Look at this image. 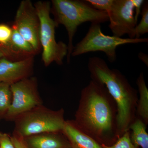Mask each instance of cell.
Here are the masks:
<instances>
[{"label":"cell","instance_id":"22","mask_svg":"<svg viewBox=\"0 0 148 148\" xmlns=\"http://www.w3.org/2000/svg\"><path fill=\"white\" fill-rule=\"evenodd\" d=\"M0 148H15L11 138V136L0 131Z\"/></svg>","mask_w":148,"mask_h":148},{"label":"cell","instance_id":"15","mask_svg":"<svg viewBox=\"0 0 148 148\" xmlns=\"http://www.w3.org/2000/svg\"><path fill=\"white\" fill-rule=\"evenodd\" d=\"M12 34L8 44L17 53L27 58L34 57L38 52L31 44L26 40L16 29L12 27Z\"/></svg>","mask_w":148,"mask_h":148},{"label":"cell","instance_id":"6","mask_svg":"<svg viewBox=\"0 0 148 148\" xmlns=\"http://www.w3.org/2000/svg\"><path fill=\"white\" fill-rule=\"evenodd\" d=\"M147 38H124L104 34L101 24L91 23L87 34L74 47L71 56H76L90 52L102 51L111 63L116 59V49L120 45L127 44L147 42Z\"/></svg>","mask_w":148,"mask_h":148},{"label":"cell","instance_id":"4","mask_svg":"<svg viewBox=\"0 0 148 148\" xmlns=\"http://www.w3.org/2000/svg\"><path fill=\"white\" fill-rule=\"evenodd\" d=\"M64 110H53L42 105L32 109L14 120L13 133L21 138L47 132H62Z\"/></svg>","mask_w":148,"mask_h":148},{"label":"cell","instance_id":"10","mask_svg":"<svg viewBox=\"0 0 148 148\" xmlns=\"http://www.w3.org/2000/svg\"><path fill=\"white\" fill-rule=\"evenodd\" d=\"M34 58L13 61L0 58V82L11 85L32 77L34 72Z\"/></svg>","mask_w":148,"mask_h":148},{"label":"cell","instance_id":"7","mask_svg":"<svg viewBox=\"0 0 148 148\" xmlns=\"http://www.w3.org/2000/svg\"><path fill=\"white\" fill-rule=\"evenodd\" d=\"M11 90L12 101L4 118L7 121H14L21 115L43 105L35 77H31L11 85Z\"/></svg>","mask_w":148,"mask_h":148},{"label":"cell","instance_id":"17","mask_svg":"<svg viewBox=\"0 0 148 148\" xmlns=\"http://www.w3.org/2000/svg\"><path fill=\"white\" fill-rule=\"evenodd\" d=\"M142 18L140 23L137 24L134 30V36L136 38L148 33V2L145 1L141 10Z\"/></svg>","mask_w":148,"mask_h":148},{"label":"cell","instance_id":"20","mask_svg":"<svg viewBox=\"0 0 148 148\" xmlns=\"http://www.w3.org/2000/svg\"><path fill=\"white\" fill-rule=\"evenodd\" d=\"M97 10L108 12L112 5L114 0H86L85 1Z\"/></svg>","mask_w":148,"mask_h":148},{"label":"cell","instance_id":"8","mask_svg":"<svg viewBox=\"0 0 148 148\" xmlns=\"http://www.w3.org/2000/svg\"><path fill=\"white\" fill-rule=\"evenodd\" d=\"M12 27L40 53L42 49L40 41V19L31 1L24 0L20 3Z\"/></svg>","mask_w":148,"mask_h":148},{"label":"cell","instance_id":"5","mask_svg":"<svg viewBox=\"0 0 148 148\" xmlns=\"http://www.w3.org/2000/svg\"><path fill=\"white\" fill-rule=\"evenodd\" d=\"M34 5L40 19V41L43 64L47 67L53 62L62 65L68 54V45L56 40L55 29L58 25L51 17L50 2L39 1Z\"/></svg>","mask_w":148,"mask_h":148},{"label":"cell","instance_id":"21","mask_svg":"<svg viewBox=\"0 0 148 148\" xmlns=\"http://www.w3.org/2000/svg\"><path fill=\"white\" fill-rule=\"evenodd\" d=\"M12 29L7 24H0V45L7 44L10 41Z\"/></svg>","mask_w":148,"mask_h":148},{"label":"cell","instance_id":"23","mask_svg":"<svg viewBox=\"0 0 148 148\" xmlns=\"http://www.w3.org/2000/svg\"><path fill=\"white\" fill-rule=\"evenodd\" d=\"M135 10V21L138 23L139 15L141 14L142 8L145 1L143 0H132Z\"/></svg>","mask_w":148,"mask_h":148},{"label":"cell","instance_id":"11","mask_svg":"<svg viewBox=\"0 0 148 148\" xmlns=\"http://www.w3.org/2000/svg\"><path fill=\"white\" fill-rule=\"evenodd\" d=\"M23 140L27 148H72L62 132L41 133Z\"/></svg>","mask_w":148,"mask_h":148},{"label":"cell","instance_id":"16","mask_svg":"<svg viewBox=\"0 0 148 148\" xmlns=\"http://www.w3.org/2000/svg\"><path fill=\"white\" fill-rule=\"evenodd\" d=\"M12 101L11 84L0 82V121L4 119Z\"/></svg>","mask_w":148,"mask_h":148},{"label":"cell","instance_id":"2","mask_svg":"<svg viewBox=\"0 0 148 148\" xmlns=\"http://www.w3.org/2000/svg\"><path fill=\"white\" fill-rule=\"evenodd\" d=\"M88 68L93 80L105 86L117 108V128L119 138L128 130L135 118L138 92L118 70L111 69L102 58L90 57Z\"/></svg>","mask_w":148,"mask_h":148},{"label":"cell","instance_id":"14","mask_svg":"<svg viewBox=\"0 0 148 148\" xmlns=\"http://www.w3.org/2000/svg\"><path fill=\"white\" fill-rule=\"evenodd\" d=\"M146 125L138 118H136L129 126L128 130L132 131L130 140L136 148H148V134Z\"/></svg>","mask_w":148,"mask_h":148},{"label":"cell","instance_id":"18","mask_svg":"<svg viewBox=\"0 0 148 148\" xmlns=\"http://www.w3.org/2000/svg\"><path fill=\"white\" fill-rule=\"evenodd\" d=\"M5 58L13 61H21L28 58L14 50L8 44L0 45V58Z\"/></svg>","mask_w":148,"mask_h":148},{"label":"cell","instance_id":"1","mask_svg":"<svg viewBox=\"0 0 148 148\" xmlns=\"http://www.w3.org/2000/svg\"><path fill=\"white\" fill-rule=\"evenodd\" d=\"M117 112L116 103L105 86L92 80L82 90L73 122L100 145L110 146L119 138Z\"/></svg>","mask_w":148,"mask_h":148},{"label":"cell","instance_id":"12","mask_svg":"<svg viewBox=\"0 0 148 148\" xmlns=\"http://www.w3.org/2000/svg\"><path fill=\"white\" fill-rule=\"evenodd\" d=\"M62 132L72 148H102L98 142L79 129L73 121H66Z\"/></svg>","mask_w":148,"mask_h":148},{"label":"cell","instance_id":"26","mask_svg":"<svg viewBox=\"0 0 148 148\" xmlns=\"http://www.w3.org/2000/svg\"></svg>","mask_w":148,"mask_h":148},{"label":"cell","instance_id":"13","mask_svg":"<svg viewBox=\"0 0 148 148\" xmlns=\"http://www.w3.org/2000/svg\"><path fill=\"white\" fill-rule=\"evenodd\" d=\"M137 84L140 99L138 100L136 113L139 116L138 118L147 125L148 123V90L143 73H141L137 79Z\"/></svg>","mask_w":148,"mask_h":148},{"label":"cell","instance_id":"24","mask_svg":"<svg viewBox=\"0 0 148 148\" xmlns=\"http://www.w3.org/2000/svg\"><path fill=\"white\" fill-rule=\"evenodd\" d=\"M11 138L15 148H27L23 138L13 133Z\"/></svg>","mask_w":148,"mask_h":148},{"label":"cell","instance_id":"19","mask_svg":"<svg viewBox=\"0 0 148 148\" xmlns=\"http://www.w3.org/2000/svg\"><path fill=\"white\" fill-rule=\"evenodd\" d=\"M101 145L102 148H136L131 143L129 130L125 132L113 145L110 146L104 145Z\"/></svg>","mask_w":148,"mask_h":148},{"label":"cell","instance_id":"25","mask_svg":"<svg viewBox=\"0 0 148 148\" xmlns=\"http://www.w3.org/2000/svg\"><path fill=\"white\" fill-rule=\"evenodd\" d=\"M138 56H139V58L140 60L143 61L148 66V58L147 55L141 52L139 53Z\"/></svg>","mask_w":148,"mask_h":148},{"label":"cell","instance_id":"9","mask_svg":"<svg viewBox=\"0 0 148 148\" xmlns=\"http://www.w3.org/2000/svg\"><path fill=\"white\" fill-rule=\"evenodd\" d=\"M107 13L113 36L121 38L127 34L130 38H135L134 30L137 23L132 0H114Z\"/></svg>","mask_w":148,"mask_h":148},{"label":"cell","instance_id":"3","mask_svg":"<svg viewBox=\"0 0 148 148\" xmlns=\"http://www.w3.org/2000/svg\"><path fill=\"white\" fill-rule=\"evenodd\" d=\"M51 12L58 25L66 28L68 38L67 62H70L74 46L73 40L78 27L86 22L100 24L109 21L106 12L95 9L85 1L52 0Z\"/></svg>","mask_w":148,"mask_h":148}]
</instances>
